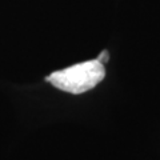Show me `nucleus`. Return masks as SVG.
I'll use <instances>...</instances> for the list:
<instances>
[{"instance_id": "f257e3e1", "label": "nucleus", "mask_w": 160, "mask_h": 160, "mask_svg": "<svg viewBox=\"0 0 160 160\" xmlns=\"http://www.w3.org/2000/svg\"><path fill=\"white\" fill-rule=\"evenodd\" d=\"M104 76H106L104 63L98 59H92L52 72L46 78V80L60 91L80 95L95 88L104 79Z\"/></svg>"}, {"instance_id": "f03ea898", "label": "nucleus", "mask_w": 160, "mask_h": 160, "mask_svg": "<svg viewBox=\"0 0 160 160\" xmlns=\"http://www.w3.org/2000/svg\"><path fill=\"white\" fill-rule=\"evenodd\" d=\"M98 60H100L102 63L107 62V60H108V51H107V49H104V51L99 55V56H98Z\"/></svg>"}]
</instances>
